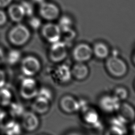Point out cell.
<instances>
[{
  "instance_id": "1",
  "label": "cell",
  "mask_w": 135,
  "mask_h": 135,
  "mask_svg": "<svg viewBox=\"0 0 135 135\" xmlns=\"http://www.w3.org/2000/svg\"><path fill=\"white\" fill-rule=\"evenodd\" d=\"M105 66L109 73L114 77H122L127 73L128 71L126 63L118 56L111 55L108 57Z\"/></svg>"
},
{
  "instance_id": "2",
  "label": "cell",
  "mask_w": 135,
  "mask_h": 135,
  "mask_svg": "<svg viewBox=\"0 0 135 135\" xmlns=\"http://www.w3.org/2000/svg\"><path fill=\"white\" fill-rule=\"evenodd\" d=\"M30 35V32L26 26L23 24H18L10 30L8 39L13 45L21 46L28 41Z\"/></svg>"
},
{
  "instance_id": "3",
  "label": "cell",
  "mask_w": 135,
  "mask_h": 135,
  "mask_svg": "<svg viewBox=\"0 0 135 135\" xmlns=\"http://www.w3.org/2000/svg\"><path fill=\"white\" fill-rule=\"evenodd\" d=\"M41 65L40 61L36 57L28 55L24 57L21 64L22 72L26 76H32L40 70Z\"/></svg>"
},
{
  "instance_id": "4",
  "label": "cell",
  "mask_w": 135,
  "mask_h": 135,
  "mask_svg": "<svg viewBox=\"0 0 135 135\" xmlns=\"http://www.w3.org/2000/svg\"><path fill=\"white\" fill-rule=\"evenodd\" d=\"M38 91L36 82L31 76H27L22 81L20 94L23 98L28 100L36 97Z\"/></svg>"
},
{
  "instance_id": "5",
  "label": "cell",
  "mask_w": 135,
  "mask_h": 135,
  "mask_svg": "<svg viewBox=\"0 0 135 135\" xmlns=\"http://www.w3.org/2000/svg\"><path fill=\"white\" fill-rule=\"evenodd\" d=\"M42 34L47 42L52 44L60 41L62 31L58 25L49 23L43 26Z\"/></svg>"
},
{
  "instance_id": "6",
  "label": "cell",
  "mask_w": 135,
  "mask_h": 135,
  "mask_svg": "<svg viewBox=\"0 0 135 135\" xmlns=\"http://www.w3.org/2000/svg\"><path fill=\"white\" fill-rule=\"evenodd\" d=\"M67 56V46L64 42L59 41L52 44L49 51V57L53 62H61Z\"/></svg>"
},
{
  "instance_id": "7",
  "label": "cell",
  "mask_w": 135,
  "mask_h": 135,
  "mask_svg": "<svg viewBox=\"0 0 135 135\" xmlns=\"http://www.w3.org/2000/svg\"><path fill=\"white\" fill-rule=\"evenodd\" d=\"M92 47L86 43L77 45L73 51L74 59L78 62H85L91 59L93 55Z\"/></svg>"
},
{
  "instance_id": "8",
  "label": "cell",
  "mask_w": 135,
  "mask_h": 135,
  "mask_svg": "<svg viewBox=\"0 0 135 135\" xmlns=\"http://www.w3.org/2000/svg\"><path fill=\"white\" fill-rule=\"evenodd\" d=\"M120 104V101L113 95H104L100 99L99 101L101 108L107 112L117 111Z\"/></svg>"
},
{
  "instance_id": "9",
  "label": "cell",
  "mask_w": 135,
  "mask_h": 135,
  "mask_svg": "<svg viewBox=\"0 0 135 135\" xmlns=\"http://www.w3.org/2000/svg\"><path fill=\"white\" fill-rule=\"evenodd\" d=\"M22 125L27 131H33L36 129L39 125V120L34 112H24L22 114Z\"/></svg>"
},
{
  "instance_id": "10",
  "label": "cell",
  "mask_w": 135,
  "mask_h": 135,
  "mask_svg": "<svg viewBox=\"0 0 135 135\" xmlns=\"http://www.w3.org/2000/svg\"><path fill=\"white\" fill-rule=\"evenodd\" d=\"M118 111V117L123 122L129 123L135 119V110L129 103H121Z\"/></svg>"
},
{
  "instance_id": "11",
  "label": "cell",
  "mask_w": 135,
  "mask_h": 135,
  "mask_svg": "<svg viewBox=\"0 0 135 135\" xmlns=\"http://www.w3.org/2000/svg\"><path fill=\"white\" fill-rule=\"evenodd\" d=\"M40 12L41 15L47 20H54L59 15V9L55 5L45 2L41 3Z\"/></svg>"
},
{
  "instance_id": "12",
  "label": "cell",
  "mask_w": 135,
  "mask_h": 135,
  "mask_svg": "<svg viewBox=\"0 0 135 135\" xmlns=\"http://www.w3.org/2000/svg\"><path fill=\"white\" fill-rule=\"evenodd\" d=\"M60 107L67 113H73L80 110L79 101L71 95H65L61 98Z\"/></svg>"
},
{
  "instance_id": "13",
  "label": "cell",
  "mask_w": 135,
  "mask_h": 135,
  "mask_svg": "<svg viewBox=\"0 0 135 135\" xmlns=\"http://www.w3.org/2000/svg\"><path fill=\"white\" fill-rule=\"evenodd\" d=\"M54 75L56 79L60 83H67L72 76L71 68L66 64H60L55 69Z\"/></svg>"
},
{
  "instance_id": "14",
  "label": "cell",
  "mask_w": 135,
  "mask_h": 135,
  "mask_svg": "<svg viewBox=\"0 0 135 135\" xmlns=\"http://www.w3.org/2000/svg\"><path fill=\"white\" fill-rule=\"evenodd\" d=\"M72 75L75 79L82 80L85 79L89 74V68L83 62H77L71 68Z\"/></svg>"
},
{
  "instance_id": "15",
  "label": "cell",
  "mask_w": 135,
  "mask_h": 135,
  "mask_svg": "<svg viewBox=\"0 0 135 135\" xmlns=\"http://www.w3.org/2000/svg\"><path fill=\"white\" fill-rule=\"evenodd\" d=\"M33 111L39 114L47 112L50 108V101L41 97L37 96L32 104Z\"/></svg>"
},
{
  "instance_id": "16",
  "label": "cell",
  "mask_w": 135,
  "mask_h": 135,
  "mask_svg": "<svg viewBox=\"0 0 135 135\" xmlns=\"http://www.w3.org/2000/svg\"><path fill=\"white\" fill-rule=\"evenodd\" d=\"M93 53L100 59L107 58L110 54V50L108 46L103 42L96 43L92 47Z\"/></svg>"
},
{
  "instance_id": "17",
  "label": "cell",
  "mask_w": 135,
  "mask_h": 135,
  "mask_svg": "<svg viewBox=\"0 0 135 135\" xmlns=\"http://www.w3.org/2000/svg\"><path fill=\"white\" fill-rule=\"evenodd\" d=\"M9 15L14 22H20L25 15L24 12L21 5H13L9 8Z\"/></svg>"
},
{
  "instance_id": "18",
  "label": "cell",
  "mask_w": 135,
  "mask_h": 135,
  "mask_svg": "<svg viewBox=\"0 0 135 135\" xmlns=\"http://www.w3.org/2000/svg\"><path fill=\"white\" fill-rule=\"evenodd\" d=\"M83 118L84 121L91 124H96L99 121V115L94 109L85 108L83 110Z\"/></svg>"
},
{
  "instance_id": "19",
  "label": "cell",
  "mask_w": 135,
  "mask_h": 135,
  "mask_svg": "<svg viewBox=\"0 0 135 135\" xmlns=\"http://www.w3.org/2000/svg\"><path fill=\"white\" fill-rule=\"evenodd\" d=\"M12 93L9 90L4 88H0V105L7 106L11 104Z\"/></svg>"
},
{
  "instance_id": "20",
  "label": "cell",
  "mask_w": 135,
  "mask_h": 135,
  "mask_svg": "<svg viewBox=\"0 0 135 135\" xmlns=\"http://www.w3.org/2000/svg\"><path fill=\"white\" fill-rule=\"evenodd\" d=\"M21 58V53L16 50H11L7 55V61L9 64L13 65L18 62Z\"/></svg>"
},
{
  "instance_id": "21",
  "label": "cell",
  "mask_w": 135,
  "mask_h": 135,
  "mask_svg": "<svg viewBox=\"0 0 135 135\" xmlns=\"http://www.w3.org/2000/svg\"><path fill=\"white\" fill-rule=\"evenodd\" d=\"M72 24L73 22L71 19L68 16H64L60 19L58 25L61 31H64L71 28Z\"/></svg>"
},
{
  "instance_id": "22",
  "label": "cell",
  "mask_w": 135,
  "mask_h": 135,
  "mask_svg": "<svg viewBox=\"0 0 135 135\" xmlns=\"http://www.w3.org/2000/svg\"><path fill=\"white\" fill-rule=\"evenodd\" d=\"M9 111L11 114L14 117H18L20 115H22L24 111V108L23 106L17 103H11Z\"/></svg>"
},
{
  "instance_id": "23",
  "label": "cell",
  "mask_w": 135,
  "mask_h": 135,
  "mask_svg": "<svg viewBox=\"0 0 135 135\" xmlns=\"http://www.w3.org/2000/svg\"><path fill=\"white\" fill-rule=\"evenodd\" d=\"M5 131L8 134H17L20 133V128L18 124L11 121L6 123L5 126Z\"/></svg>"
},
{
  "instance_id": "24",
  "label": "cell",
  "mask_w": 135,
  "mask_h": 135,
  "mask_svg": "<svg viewBox=\"0 0 135 135\" xmlns=\"http://www.w3.org/2000/svg\"><path fill=\"white\" fill-rule=\"evenodd\" d=\"M113 95L121 101L124 100L127 98L128 96V91L124 88L118 87L115 89Z\"/></svg>"
},
{
  "instance_id": "25",
  "label": "cell",
  "mask_w": 135,
  "mask_h": 135,
  "mask_svg": "<svg viewBox=\"0 0 135 135\" xmlns=\"http://www.w3.org/2000/svg\"><path fill=\"white\" fill-rule=\"evenodd\" d=\"M63 37L65 42L72 41L76 36V32L72 28L64 31H62L61 37Z\"/></svg>"
},
{
  "instance_id": "26",
  "label": "cell",
  "mask_w": 135,
  "mask_h": 135,
  "mask_svg": "<svg viewBox=\"0 0 135 135\" xmlns=\"http://www.w3.org/2000/svg\"><path fill=\"white\" fill-rule=\"evenodd\" d=\"M37 96L41 97L44 98L50 101L52 99V93L51 90L46 88H42L38 90Z\"/></svg>"
},
{
  "instance_id": "27",
  "label": "cell",
  "mask_w": 135,
  "mask_h": 135,
  "mask_svg": "<svg viewBox=\"0 0 135 135\" xmlns=\"http://www.w3.org/2000/svg\"><path fill=\"white\" fill-rule=\"evenodd\" d=\"M21 5L24 12L25 15L28 16H31L32 15L33 13V7L30 3L26 2H23Z\"/></svg>"
},
{
  "instance_id": "28",
  "label": "cell",
  "mask_w": 135,
  "mask_h": 135,
  "mask_svg": "<svg viewBox=\"0 0 135 135\" xmlns=\"http://www.w3.org/2000/svg\"><path fill=\"white\" fill-rule=\"evenodd\" d=\"M30 24L32 28L36 30L41 26V22L39 18L37 17H32L30 21Z\"/></svg>"
},
{
  "instance_id": "29",
  "label": "cell",
  "mask_w": 135,
  "mask_h": 135,
  "mask_svg": "<svg viewBox=\"0 0 135 135\" xmlns=\"http://www.w3.org/2000/svg\"><path fill=\"white\" fill-rule=\"evenodd\" d=\"M6 81V76L4 71L0 69V88L3 87Z\"/></svg>"
},
{
  "instance_id": "30",
  "label": "cell",
  "mask_w": 135,
  "mask_h": 135,
  "mask_svg": "<svg viewBox=\"0 0 135 135\" xmlns=\"http://www.w3.org/2000/svg\"><path fill=\"white\" fill-rule=\"evenodd\" d=\"M7 20V17L5 13L3 11L0 10V26L4 25Z\"/></svg>"
},
{
  "instance_id": "31",
  "label": "cell",
  "mask_w": 135,
  "mask_h": 135,
  "mask_svg": "<svg viewBox=\"0 0 135 135\" xmlns=\"http://www.w3.org/2000/svg\"><path fill=\"white\" fill-rule=\"evenodd\" d=\"M12 0H0V7H5L8 5Z\"/></svg>"
},
{
  "instance_id": "32",
  "label": "cell",
  "mask_w": 135,
  "mask_h": 135,
  "mask_svg": "<svg viewBox=\"0 0 135 135\" xmlns=\"http://www.w3.org/2000/svg\"><path fill=\"white\" fill-rule=\"evenodd\" d=\"M5 59L4 54L3 50L0 47V64L2 63Z\"/></svg>"
},
{
  "instance_id": "33",
  "label": "cell",
  "mask_w": 135,
  "mask_h": 135,
  "mask_svg": "<svg viewBox=\"0 0 135 135\" xmlns=\"http://www.w3.org/2000/svg\"><path fill=\"white\" fill-rule=\"evenodd\" d=\"M34 1H35V2H37V3H39L40 4L42 3L43 2H44V0H33Z\"/></svg>"
},
{
  "instance_id": "34",
  "label": "cell",
  "mask_w": 135,
  "mask_h": 135,
  "mask_svg": "<svg viewBox=\"0 0 135 135\" xmlns=\"http://www.w3.org/2000/svg\"><path fill=\"white\" fill-rule=\"evenodd\" d=\"M133 61L134 63L135 64V53H134V55H133Z\"/></svg>"
}]
</instances>
